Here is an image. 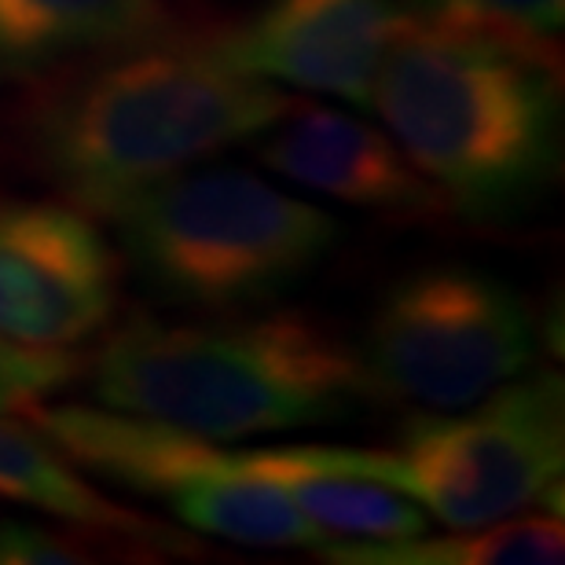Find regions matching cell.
I'll return each instance as SVG.
<instances>
[{"label":"cell","mask_w":565,"mask_h":565,"mask_svg":"<svg viewBox=\"0 0 565 565\" xmlns=\"http://www.w3.org/2000/svg\"><path fill=\"white\" fill-rule=\"evenodd\" d=\"M85 540L66 536L41 522L0 518V565H74L88 562Z\"/></svg>","instance_id":"cell-17"},{"label":"cell","mask_w":565,"mask_h":565,"mask_svg":"<svg viewBox=\"0 0 565 565\" xmlns=\"http://www.w3.org/2000/svg\"><path fill=\"white\" fill-rule=\"evenodd\" d=\"M239 462L279 489L305 522L331 540H408L429 529V514L408 495L327 467L309 445L243 448Z\"/></svg>","instance_id":"cell-13"},{"label":"cell","mask_w":565,"mask_h":565,"mask_svg":"<svg viewBox=\"0 0 565 565\" xmlns=\"http://www.w3.org/2000/svg\"><path fill=\"white\" fill-rule=\"evenodd\" d=\"M309 451L327 467L408 495L448 529L500 522L562 489L565 382L558 371H533L467 408L412 415L390 448Z\"/></svg>","instance_id":"cell-5"},{"label":"cell","mask_w":565,"mask_h":565,"mask_svg":"<svg viewBox=\"0 0 565 565\" xmlns=\"http://www.w3.org/2000/svg\"><path fill=\"white\" fill-rule=\"evenodd\" d=\"M0 500L63 518L66 525L85 529V533L129 540L140 551L151 547L173 555V551L195 547L188 533H177L104 495L38 426L15 415H0Z\"/></svg>","instance_id":"cell-11"},{"label":"cell","mask_w":565,"mask_h":565,"mask_svg":"<svg viewBox=\"0 0 565 565\" xmlns=\"http://www.w3.org/2000/svg\"><path fill=\"white\" fill-rule=\"evenodd\" d=\"M22 419L38 426L82 473L166 503L191 533L239 547H309L331 536L305 522L287 495L239 462V451L188 429L88 404H33Z\"/></svg>","instance_id":"cell-6"},{"label":"cell","mask_w":565,"mask_h":565,"mask_svg":"<svg viewBox=\"0 0 565 565\" xmlns=\"http://www.w3.org/2000/svg\"><path fill=\"white\" fill-rule=\"evenodd\" d=\"M356 353L375 401L456 412L533 367L536 323L511 282L434 265L382 294Z\"/></svg>","instance_id":"cell-7"},{"label":"cell","mask_w":565,"mask_h":565,"mask_svg":"<svg viewBox=\"0 0 565 565\" xmlns=\"http://www.w3.org/2000/svg\"><path fill=\"white\" fill-rule=\"evenodd\" d=\"M262 162L282 180L390 217H445L448 199L390 132L364 118L298 104L262 132Z\"/></svg>","instance_id":"cell-10"},{"label":"cell","mask_w":565,"mask_h":565,"mask_svg":"<svg viewBox=\"0 0 565 565\" xmlns=\"http://www.w3.org/2000/svg\"><path fill=\"white\" fill-rule=\"evenodd\" d=\"M419 22L558 55L565 0H401Z\"/></svg>","instance_id":"cell-15"},{"label":"cell","mask_w":565,"mask_h":565,"mask_svg":"<svg viewBox=\"0 0 565 565\" xmlns=\"http://www.w3.org/2000/svg\"><path fill=\"white\" fill-rule=\"evenodd\" d=\"M118 257L74 202L0 191V334L26 349H74L115 316Z\"/></svg>","instance_id":"cell-8"},{"label":"cell","mask_w":565,"mask_h":565,"mask_svg":"<svg viewBox=\"0 0 565 565\" xmlns=\"http://www.w3.org/2000/svg\"><path fill=\"white\" fill-rule=\"evenodd\" d=\"M298 99L173 33L49 82L22 115V151L74 206L110 217L158 180L257 140Z\"/></svg>","instance_id":"cell-1"},{"label":"cell","mask_w":565,"mask_h":565,"mask_svg":"<svg viewBox=\"0 0 565 565\" xmlns=\"http://www.w3.org/2000/svg\"><path fill=\"white\" fill-rule=\"evenodd\" d=\"M107 221L169 301L243 309L276 298L334 250L342 221L239 166H188Z\"/></svg>","instance_id":"cell-4"},{"label":"cell","mask_w":565,"mask_h":565,"mask_svg":"<svg viewBox=\"0 0 565 565\" xmlns=\"http://www.w3.org/2000/svg\"><path fill=\"white\" fill-rule=\"evenodd\" d=\"M558 511H522L500 522L456 529L451 536L408 540H331L320 547L327 562L342 565H558L565 555Z\"/></svg>","instance_id":"cell-14"},{"label":"cell","mask_w":565,"mask_h":565,"mask_svg":"<svg viewBox=\"0 0 565 565\" xmlns=\"http://www.w3.org/2000/svg\"><path fill=\"white\" fill-rule=\"evenodd\" d=\"M415 22L401 0H265L213 52L235 71L371 107L390 44Z\"/></svg>","instance_id":"cell-9"},{"label":"cell","mask_w":565,"mask_h":565,"mask_svg":"<svg viewBox=\"0 0 565 565\" xmlns=\"http://www.w3.org/2000/svg\"><path fill=\"white\" fill-rule=\"evenodd\" d=\"M371 107L467 217H514L558 177V55L415 19L382 60Z\"/></svg>","instance_id":"cell-2"},{"label":"cell","mask_w":565,"mask_h":565,"mask_svg":"<svg viewBox=\"0 0 565 565\" xmlns=\"http://www.w3.org/2000/svg\"><path fill=\"white\" fill-rule=\"evenodd\" d=\"M104 408L210 440L331 426L375 401L356 345L305 312L166 323L132 316L93 364Z\"/></svg>","instance_id":"cell-3"},{"label":"cell","mask_w":565,"mask_h":565,"mask_svg":"<svg viewBox=\"0 0 565 565\" xmlns=\"http://www.w3.org/2000/svg\"><path fill=\"white\" fill-rule=\"evenodd\" d=\"M71 349H26L0 334V415H22L82 375Z\"/></svg>","instance_id":"cell-16"},{"label":"cell","mask_w":565,"mask_h":565,"mask_svg":"<svg viewBox=\"0 0 565 565\" xmlns=\"http://www.w3.org/2000/svg\"><path fill=\"white\" fill-rule=\"evenodd\" d=\"M173 33L177 15L166 0H0V71L38 74Z\"/></svg>","instance_id":"cell-12"}]
</instances>
